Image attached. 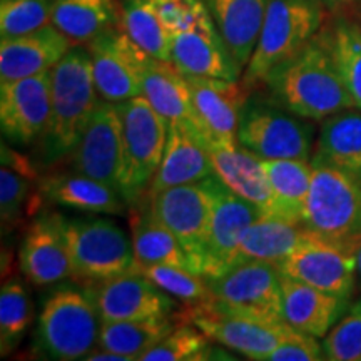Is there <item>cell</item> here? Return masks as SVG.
<instances>
[{
  "instance_id": "cell-1",
  "label": "cell",
  "mask_w": 361,
  "mask_h": 361,
  "mask_svg": "<svg viewBox=\"0 0 361 361\" xmlns=\"http://www.w3.org/2000/svg\"><path fill=\"white\" fill-rule=\"evenodd\" d=\"M264 84L274 102L305 119L323 121L355 107L331 54L319 37L271 69Z\"/></svg>"
},
{
  "instance_id": "cell-2",
  "label": "cell",
  "mask_w": 361,
  "mask_h": 361,
  "mask_svg": "<svg viewBox=\"0 0 361 361\" xmlns=\"http://www.w3.org/2000/svg\"><path fill=\"white\" fill-rule=\"evenodd\" d=\"M51 117L42 135V157L47 162L71 156L101 99L94 84L89 49L71 47L51 71Z\"/></svg>"
},
{
  "instance_id": "cell-3",
  "label": "cell",
  "mask_w": 361,
  "mask_h": 361,
  "mask_svg": "<svg viewBox=\"0 0 361 361\" xmlns=\"http://www.w3.org/2000/svg\"><path fill=\"white\" fill-rule=\"evenodd\" d=\"M123 124V168L119 192L128 207H137L159 169L169 124L144 96L117 102Z\"/></svg>"
},
{
  "instance_id": "cell-4",
  "label": "cell",
  "mask_w": 361,
  "mask_h": 361,
  "mask_svg": "<svg viewBox=\"0 0 361 361\" xmlns=\"http://www.w3.org/2000/svg\"><path fill=\"white\" fill-rule=\"evenodd\" d=\"M322 22L323 11L318 0H269L243 85L250 90L264 82L271 69L295 56L316 37Z\"/></svg>"
},
{
  "instance_id": "cell-5",
  "label": "cell",
  "mask_w": 361,
  "mask_h": 361,
  "mask_svg": "<svg viewBox=\"0 0 361 361\" xmlns=\"http://www.w3.org/2000/svg\"><path fill=\"white\" fill-rule=\"evenodd\" d=\"M101 318L85 291H54L44 301L35 329V350L47 360H84L97 348Z\"/></svg>"
},
{
  "instance_id": "cell-6",
  "label": "cell",
  "mask_w": 361,
  "mask_h": 361,
  "mask_svg": "<svg viewBox=\"0 0 361 361\" xmlns=\"http://www.w3.org/2000/svg\"><path fill=\"white\" fill-rule=\"evenodd\" d=\"M72 281L82 288L137 271L133 239L119 224L104 218L66 221Z\"/></svg>"
},
{
  "instance_id": "cell-7",
  "label": "cell",
  "mask_w": 361,
  "mask_h": 361,
  "mask_svg": "<svg viewBox=\"0 0 361 361\" xmlns=\"http://www.w3.org/2000/svg\"><path fill=\"white\" fill-rule=\"evenodd\" d=\"M303 226L333 241L350 243L361 229V178L313 164Z\"/></svg>"
},
{
  "instance_id": "cell-8",
  "label": "cell",
  "mask_w": 361,
  "mask_h": 361,
  "mask_svg": "<svg viewBox=\"0 0 361 361\" xmlns=\"http://www.w3.org/2000/svg\"><path fill=\"white\" fill-rule=\"evenodd\" d=\"M278 102L247 99L238 126V142L261 159H308L313 128L305 117L288 114Z\"/></svg>"
},
{
  "instance_id": "cell-9",
  "label": "cell",
  "mask_w": 361,
  "mask_h": 361,
  "mask_svg": "<svg viewBox=\"0 0 361 361\" xmlns=\"http://www.w3.org/2000/svg\"><path fill=\"white\" fill-rule=\"evenodd\" d=\"M206 279L213 303L219 308L264 322H284L281 271L278 264L243 259L219 276Z\"/></svg>"
},
{
  "instance_id": "cell-10",
  "label": "cell",
  "mask_w": 361,
  "mask_h": 361,
  "mask_svg": "<svg viewBox=\"0 0 361 361\" xmlns=\"http://www.w3.org/2000/svg\"><path fill=\"white\" fill-rule=\"evenodd\" d=\"M200 328L209 340L228 346L250 360H268L293 328L286 322H264L219 308L213 300L188 306L176 316Z\"/></svg>"
},
{
  "instance_id": "cell-11",
  "label": "cell",
  "mask_w": 361,
  "mask_h": 361,
  "mask_svg": "<svg viewBox=\"0 0 361 361\" xmlns=\"http://www.w3.org/2000/svg\"><path fill=\"white\" fill-rule=\"evenodd\" d=\"M207 178L169 188L147 201L156 218L179 239L191 256L194 273L201 276L214 209L213 189Z\"/></svg>"
},
{
  "instance_id": "cell-12",
  "label": "cell",
  "mask_w": 361,
  "mask_h": 361,
  "mask_svg": "<svg viewBox=\"0 0 361 361\" xmlns=\"http://www.w3.org/2000/svg\"><path fill=\"white\" fill-rule=\"evenodd\" d=\"M92 75L104 101L124 102L142 96V67L147 54L123 29L111 27L89 40Z\"/></svg>"
},
{
  "instance_id": "cell-13",
  "label": "cell",
  "mask_w": 361,
  "mask_h": 361,
  "mask_svg": "<svg viewBox=\"0 0 361 361\" xmlns=\"http://www.w3.org/2000/svg\"><path fill=\"white\" fill-rule=\"evenodd\" d=\"M284 276L348 300L353 291L356 258L350 243L333 241L311 233L278 264Z\"/></svg>"
},
{
  "instance_id": "cell-14",
  "label": "cell",
  "mask_w": 361,
  "mask_h": 361,
  "mask_svg": "<svg viewBox=\"0 0 361 361\" xmlns=\"http://www.w3.org/2000/svg\"><path fill=\"white\" fill-rule=\"evenodd\" d=\"M191 92L192 126L206 147L236 146L241 111L247 89L238 80L186 75Z\"/></svg>"
},
{
  "instance_id": "cell-15",
  "label": "cell",
  "mask_w": 361,
  "mask_h": 361,
  "mask_svg": "<svg viewBox=\"0 0 361 361\" xmlns=\"http://www.w3.org/2000/svg\"><path fill=\"white\" fill-rule=\"evenodd\" d=\"M102 323L173 316V296L157 288L141 271H129L84 288Z\"/></svg>"
},
{
  "instance_id": "cell-16",
  "label": "cell",
  "mask_w": 361,
  "mask_h": 361,
  "mask_svg": "<svg viewBox=\"0 0 361 361\" xmlns=\"http://www.w3.org/2000/svg\"><path fill=\"white\" fill-rule=\"evenodd\" d=\"M71 166L75 173L119 191L123 168V124L117 104L99 101L74 151ZM121 194V192H119Z\"/></svg>"
},
{
  "instance_id": "cell-17",
  "label": "cell",
  "mask_w": 361,
  "mask_h": 361,
  "mask_svg": "<svg viewBox=\"0 0 361 361\" xmlns=\"http://www.w3.org/2000/svg\"><path fill=\"white\" fill-rule=\"evenodd\" d=\"M51 71L30 78L0 80L4 137L19 146L42 139L51 117Z\"/></svg>"
},
{
  "instance_id": "cell-18",
  "label": "cell",
  "mask_w": 361,
  "mask_h": 361,
  "mask_svg": "<svg viewBox=\"0 0 361 361\" xmlns=\"http://www.w3.org/2000/svg\"><path fill=\"white\" fill-rule=\"evenodd\" d=\"M207 179L213 189L214 209L204 252L202 276L214 278L234 264L243 234L266 213L245 197L238 196L216 174H211Z\"/></svg>"
},
{
  "instance_id": "cell-19",
  "label": "cell",
  "mask_w": 361,
  "mask_h": 361,
  "mask_svg": "<svg viewBox=\"0 0 361 361\" xmlns=\"http://www.w3.org/2000/svg\"><path fill=\"white\" fill-rule=\"evenodd\" d=\"M171 62L184 75L238 80L243 67L234 59L209 12L173 34Z\"/></svg>"
},
{
  "instance_id": "cell-20",
  "label": "cell",
  "mask_w": 361,
  "mask_h": 361,
  "mask_svg": "<svg viewBox=\"0 0 361 361\" xmlns=\"http://www.w3.org/2000/svg\"><path fill=\"white\" fill-rule=\"evenodd\" d=\"M66 219L42 211L27 229L20 246V269L34 286H52L71 278L72 264L66 239Z\"/></svg>"
},
{
  "instance_id": "cell-21",
  "label": "cell",
  "mask_w": 361,
  "mask_h": 361,
  "mask_svg": "<svg viewBox=\"0 0 361 361\" xmlns=\"http://www.w3.org/2000/svg\"><path fill=\"white\" fill-rule=\"evenodd\" d=\"M214 174L213 161L202 137L192 124H169L168 142L161 166L152 179L146 201L166 189L197 180Z\"/></svg>"
},
{
  "instance_id": "cell-22",
  "label": "cell",
  "mask_w": 361,
  "mask_h": 361,
  "mask_svg": "<svg viewBox=\"0 0 361 361\" xmlns=\"http://www.w3.org/2000/svg\"><path fill=\"white\" fill-rule=\"evenodd\" d=\"M72 40L56 25L35 32L2 39L0 44V80H13L42 74L71 51Z\"/></svg>"
},
{
  "instance_id": "cell-23",
  "label": "cell",
  "mask_w": 361,
  "mask_h": 361,
  "mask_svg": "<svg viewBox=\"0 0 361 361\" xmlns=\"http://www.w3.org/2000/svg\"><path fill=\"white\" fill-rule=\"evenodd\" d=\"M281 290L284 322L316 338L326 336L348 301L284 274H281Z\"/></svg>"
},
{
  "instance_id": "cell-24",
  "label": "cell",
  "mask_w": 361,
  "mask_h": 361,
  "mask_svg": "<svg viewBox=\"0 0 361 361\" xmlns=\"http://www.w3.org/2000/svg\"><path fill=\"white\" fill-rule=\"evenodd\" d=\"M207 152L213 161L214 174L226 186L261 207L266 214H273V191L259 156L252 154L241 144L231 147L211 146Z\"/></svg>"
},
{
  "instance_id": "cell-25",
  "label": "cell",
  "mask_w": 361,
  "mask_h": 361,
  "mask_svg": "<svg viewBox=\"0 0 361 361\" xmlns=\"http://www.w3.org/2000/svg\"><path fill=\"white\" fill-rule=\"evenodd\" d=\"M39 192L52 204L85 213L121 216L128 207L119 191L75 171L45 176L39 180Z\"/></svg>"
},
{
  "instance_id": "cell-26",
  "label": "cell",
  "mask_w": 361,
  "mask_h": 361,
  "mask_svg": "<svg viewBox=\"0 0 361 361\" xmlns=\"http://www.w3.org/2000/svg\"><path fill=\"white\" fill-rule=\"evenodd\" d=\"M229 51L246 67L255 52L269 0H202Z\"/></svg>"
},
{
  "instance_id": "cell-27",
  "label": "cell",
  "mask_w": 361,
  "mask_h": 361,
  "mask_svg": "<svg viewBox=\"0 0 361 361\" xmlns=\"http://www.w3.org/2000/svg\"><path fill=\"white\" fill-rule=\"evenodd\" d=\"M142 96L168 124H192L188 79L173 62L147 56L142 67Z\"/></svg>"
},
{
  "instance_id": "cell-28",
  "label": "cell",
  "mask_w": 361,
  "mask_h": 361,
  "mask_svg": "<svg viewBox=\"0 0 361 361\" xmlns=\"http://www.w3.org/2000/svg\"><path fill=\"white\" fill-rule=\"evenodd\" d=\"M313 164H324L361 178V111L353 107L324 119Z\"/></svg>"
},
{
  "instance_id": "cell-29",
  "label": "cell",
  "mask_w": 361,
  "mask_h": 361,
  "mask_svg": "<svg viewBox=\"0 0 361 361\" xmlns=\"http://www.w3.org/2000/svg\"><path fill=\"white\" fill-rule=\"evenodd\" d=\"M129 221L130 239L139 266L169 264L194 271L191 256L173 231L156 218L151 204L144 206L141 202L137 207H133Z\"/></svg>"
},
{
  "instance_id": "cell-30",
  "label": "cell",
  "mask_w": 361,
  "mask_h": 361,
  "mask_svg": "<svg viewBox=\"0 0 361 361\" xmlns=\"http://www.w3.org/2000/svg\"><path fill=\"white\" fill-rule=\"evenodd\" d=\"M308 234L310 231L301 223L263 214L243 234L234 263L243 259H261L279 264L305 241Z\"/></svg>"
},
{
  "instance_id": "cell-31",
  "label": "cell",
  "mask_w": 361,
  "mask_h": 361,
  "mask_svg": "<svg viewBox=\"0 0 361 361\" xmlns=\"http://www.w3.org/2000/svg\"><path fill=\"white\" fill-rule=\"evenodd\" d=\"M273 191V216L303 224L313 166L308 159H263Z\"/></svg>"
},
{
  "instance_id": "cell-32",
  "label": "cell",
  "mask_w": 361,
  "mask_h": 361,
  "mask_svg": "<svg viewBox=\"0 0 361 361\" xmlns=\"http://www.w3.org/2000/svg\"><path fill=\"white\" fill-rule=\"evenodd\" d=\"M117 22L116 0H52V25L75 44L89 42Z\"/></svg>"
},
{
  "instance_id": "cell-33",
  "label": "cell",
  "mask_w": 361,
  "mask_h": 361,
  "mask_svg": "<svg viewBox=\"0 0 361 361\" xmlns=\"http://www.w3.org/2000/svg\"><path fill=\"white\" fill-rule=\"evenodd\" d=\"M176 324H178L176 316L102 323L97 348L128 355L133 356L134 360H139L147 350L156 346L162 338L168 336L176 328Z\"/></svg>"
},
{
  "instance_id": "cell-34",
  "label": "cell",
  "mask_w": 361,
  "mask_h": 361,
  "mask_svg": "<svg viewBox=\"0 0 361 361\" xmlns=\"http://www.w3.org/2000/svg\"><path fill=\"white\" fill-rule=\"evenodd\" d=\"M119 22L142 51L171 62L173 34L161 22L151 0H121Z\"/></svg>"
},
{
  "instance_id": "cell-35",
  "label": "cell",
  "mask_w": 361,
  "mask_h": 361,
  "mask_svg": "<svg viewBox=\"0 0 361 361\" xmlns=\"http://www.w3.org/2000/svg\"><path fill=\"white\" fill-rule=\"evenodd\" d=\"M319 39L331 54L355 107L361 111V27L348 19H338Z\"/></svg>"
},
{
  "instance_id": "cell-36",
  "label": "cell",
  "mask_w": 361,
  "mask_h": 361,
  "mask_svg": "<svg viewBox=\"0 0 361 361\" xmlns=\"http://www.w3.org/2000/svg\"><path fill=\"white\" fill-rule=\"evenodd\" d=\"M35 179L34 169L19 154L2 144V169H0V214L4 226L11 228L22 218L30 188Z\"/></svg>"
},
{
  "instance_id": "cell-37",
  "label": "cell",
  "mask_w": 361,
  "mask_h": 361,
  "mask_svg": "<svg viewBox=\"0 0 361 361\" xmlns=\"http://www.w3.org/2000/svg\"><path fill=\"white\" fill-rule=\"evenodd\" d=\"M34 319L29 293L19 279H12L0 293V350L6 356L24 340Z\"/></svg>"
},
{
  "instance_id": "cell-38",
  "label": "cell",
  "mask_w": 361,
  "mask_h": 361,
  "mask_svg": "<svg viewBox=\"0 0 361 361\" xmlns=\"http://www.w3.org/2000/svg\"><path fill=\"white\" fill-rule=\"evenodd\" d=\"M139 271L174 300L194 306L213 300L207 279L191 269L169 264L139 266Z\"/></svg>"
},
{
  "instance_id": "cell-39",
  "label": "cell",
  "mask_w": 361,
  "mask_h": 361,
  "mask_svg": "<svg viewBox=\"0 0 361 361\" xmlns=\"http://www.w3.org/2000/svg\"><path fill=\"white\" fill-rule=\"evenodd\" d=\"M209 338L188 322H180L168 336L147 350L141 361H197L211 358Z\"/></svg>"
},
{
  "instance_id": "cell-40",
  "label": "cell",
  "mask_w": 361,
  "mask_h": 361,
  "mask_svg": "<svg viewBox=\"0 0 361 361\" xmlns=\"http://www.w3.org/2000/svg\"><path fill=\"white\" fill-rule=\"evenodd\" d=\"M52 22V0H2L0 35L19 37L42 29Z\"/></svg>"
},
{
  "instance_id": "cell-41",
  "label": "cell",
  "mask_w": 361,
  "mask_h": 361,
  "mask_svg": "<svg viewBox=\"0 0 361 361\" xmlns=\"http://www.w3.org/2000/svg\"><path fill=\"white\" fill-rule=\"evenodd\" d=\"M323 353L331 361H361V300L326 333Z\"/></svg>"
},
{
  "instance_id": "cell-42",
  "label": "cell",
  "mask_w": 361,
  "mask_h": 361,
  "mask_svg": "<svg viewBox=\"0 0 361 361\" xmlns=\"http://www.w3.org/2000/svg\"><path fill=\"white\" fill-rule=\"evenodd\" d=\"M157 16L171 34L188 29L207 11L202 0H151Z\"/></svg>"
},
{
  "instance_id": "cell-43",
  "label": "cell",
  "mask_w": 361,
  "mask_h": 361,
  "mask_svg": "<svg viewBox=\"0 0 361 361\" xmlns=\"http://www.w3.org/2000/svg\"><path fill=\"white\" fill-rule=\"evenodd\" d=\"M323 358V345L316 341V336L298 331L295 328L284 338L281 345L268 356L269 361H314Z\"/></svg>"
},
{
  "instance_id": "cell-44",
  "label": "cell",
  "mask_w": 361,
  "mask_h": 361,
  "mask_svg": "<svg viewBox=\"0 0 361 361\" xmlns=\"http://www.w3.org/2000/svg\"><path fill=\"white\" fill-rule=\"evenodd\" d=\"M84 360H87V361H134L133 356L119 355V353H114V351L102 350V348H96L92 353H89L87 356H85Z\"/></svg>"
},
{
  "instance_id": "cell-45",
  "label": "cell",
  "mask_w": 361,
  "mask_h": 361,
  "mask_svg": "<svg viewBox=\"0 0 361 361\" xmlns=\"http://www.w3.org/2000/svg\"><path fill=\"white\" fill-rule=\"evenodd\" d=\"M350 246L356 258V274L361 279V229L350 239Z\"/></svg>"
},
{
  "instance_id": "cell-46",
  "label": "cell",
  "mask_w": 361,
  "mask_h": 361,
  "mask_svg": "<svg viewBox=\"0 0 361 361\" xmlns=\"http://www.w3.org/2000/svg\"><path fill=\"white\" fill-rule=\"evenodd\" d=\"M319 2L333 4V6H340V4H350V2H356V0H319Z\"/></svg>"
}]
</instances>
